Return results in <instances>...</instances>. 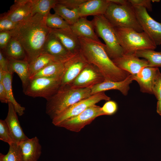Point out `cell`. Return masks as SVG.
Wrapping results in <instances>:
<instances>
[{"mask_svg": "<svg viewBox=\"0 0 161 161\" xmlns=\"http://www.w3.org/2000/svg\"><path fill=\"white\" fill-rule=\"evenodd\" d=\"M45 19V17L35 14L18 23L16 27L10 31L12 37L22 46L29 63L43 53L44 46L51 30L47 26Z\"/></svg>", "mask_w": 161, "mask_h": 161, "instance_id": "6da1fadb", "label": "cell"}, {"mask_svg": "<svg viewBox=\"0 0 161 161\" xmlns=\"http://www.w3.org/2000/svg\"><path fill=\"white\" fill-rule=\"evenodd\" d=\"M78 38L82 53L89 63L99 69L105 80L121 81L130 74L115 65L107 54L104 44L85 38Z\"/></svg>", "mask_w": 161, "mask_h": 161, "instance_id": "7a4b0ae2", "label": "cell"}, {"mask_svg": "<svg viewBox=\"0 0 161 161\" xmlns=\"http://www.w3.org/2000/svg\"><path fill=\"white\" fill-rule=\"evenodd\" d=\"M92 95L90 88L60 87L57 92L47 100L46 113L52 120L69 107Z\"/></svg>", "mask_w": 161, "mask_h": 161, "instance_id": "3957f363", "label": "cell"}, {"mask_svg": "<svg viewBox=\"0 0 161 161\" xmlns=\"http://www.w3.org/2000/svg\"><path fill=\"white\" fill-rule=\"evenodd\" d=\"M114 28L124 54L135 53L137 51L145 49L154 50L157 47L144 31L138 32L130 28L114 27Z\"/></svg>", "mask_w": 161, "mask_h": 161, "instance_id": "277c9868", "label": "cell"}, {"mask_svg": "<svg viewBox=\"0 0 161 161\" xmlns=\"http://www.w3.org/2000/svg\"><path fill=\"white\" fill-rule=\"evenodd\" d=\"M92 20L95 32L105 42V50L110 59H114L123 55L114 27L104 15L94 16Z\"/></svg>", "mask_w": 161, "mask_h": 161, "instance_id": "5b68a950", "label": "cell"}, {"mask_svg": "<svg viewBox=\"0 0 161 161\" xmlns=\"http://www.w3.org/2000/svg\"><path fill=\"white\" fill-rule=\"evenodd\" d=\"M104 16L114 27L131 28L138 32L143 31L131 4L119 5L110 3Z\"/></svg>", "mask_w": 161, "mask_h": 161, "instance_id": "8992f818", "label": "cell"}, {"mask_svg": "<svg viewBox=\"0 0 161 161\" xmlns=\"http://www.w3.org/2000/svg\"><path fill=\"white\" fill-rule=\"evenodd\" d=\"M62 76L40 77L30 80L24 94L33 97H43L47 100L58 91Z\"/></svg>", "mask_w": 161, "mask_h": 161, "instance_id": "52a82bcc", "label": "cell"}, {"mask_svg": "<svg viewBox=\"0 0 161 161\" xmlns=\"http://www.w3.org/2000/svg\"><path fill=\"white\" fill-rule=\"evenodd\" d=\"M102 100H110V98L104 92L92 95L64 110L52 120V123L58 126L64 121L79 114L88 107Z\"/></svg>", "mask_w": 161, "mask_h": 161, "instance_id": "ba28073f", "label": "cell"}, {"mask_svg": "<svg viewBox=\"0 0 161 161\" xmlns=\"http://www.w3.org/2000/svg\"><path fill=\"white\" fill-rule=\"evenodd\" d=\"M104 115L101 107L95 105L87 108L79 114L62 122L58 126L75 132H79L96 118Z\"/></svg>", "mask_w": 161, "mask_h": 161, "instance_id": "9c48e42d", "label": "cell"}, {"mask_svg": "<svg viewBox=\"0 0 161 161\" xmlns=\"http://www.w3.org/2000/svg\"><path fill=\"white\" fill-rule=\"evenodd\" d=\"M137 19L143 31L150 38L156 45L161 44V23L153 19L147 9L140 6H133Z\"/></svg>", "mask_w": 161, "mask_h": 161, "instance_id": "30bf717a", "label": "cell"}, {"mask_svg": "<svg viewBox=\"0 0 161 161\" xmlns=\"http://www.w3.org/2000/svg\"><path fill=\"white\" fill-rule=\"evenodd\" d=\"M89 64L81 50L65 62L60 87L69 86Z\"/></svg>", "mask_w": 161, "mask_h": 161, "instance_id": "8fae6325", "label": "cell"}, {"mask_svg": "<svg viewBox=\"0 0 161 161\" xmlns=\"http://www.w3.org/2000/svg\"><path fill=\"white\" fill-rule=\"evenodd\" d=\"M105 79L99 69L89 64L69 86L72 89L91 88L102 82Z\"/></svg>", "mask_w": 161, "mask_h": 161, "instance_id": "7c38bea8", "label": "cell"}, {"mask_svg": "<svg viewBox=\"0 0 161 161\" xmlns=\"http://www.w3.org/2000/svg\"><path fill=\"white\" fill-rule=\"evenodd\" d=\"M120 69L135 75L143 68L148 66V62L145 59H140L135 53L123 55L112 60Z\"/></svg>", "mask_w": 161, "mask_h": 161, "instance_id": "4fadbf2b", "label": "cell"}, {"mask_svg": "<svg viewBox=\"0 0 161 161\" xmlns=\"http://www.w3.org/2000/svg\"><path fill=\"white\" fill-rule=\"evenodd\" d=\"M31 0H15L7 12L2 14L12 21L19 23L32 16Z\"/></svg>", "mask_w": 161, "mask_h": 161, "instance_id": "5bb4252c", "label": "cell"}, {"mask_svg": "<svg viewBox=\"0 0 161 161\" xmlns=\"http://www.w3.org/2000/svg\"><path fill=\"white\" fill-rule=\"evenodd\" d=\"M43 53L49 54L62 62H65L75 54L69 52L51 30L44 44Z\"/></svg>", "mask_w": 161, "mask_h": 161, "instance_id": "9a60e30c", "label": "cell"}, {"mask_svg": "<svg viewBox=\"0 0 161 161\" xmlns=\"http://www.w3.org/2000/svg\"><path fill=\"white\" fill-rule=\"evenodd\" d=\"M134 80L133 75L130 74L124 80L120 81H114L105 80L91 88L92 95L110 90L119 91L123 95H128L130 89L129 85Z\"/></svg>", "mask_w": 161, "mask_h": 161, "instance_id": "2e32d148", "label": "cell"}, {"mask_svg": "<svg viewBox=\"0 0 161 161\" xmlns=\"http://www.w3.org/2000/svg\"><path fill=\"white\" fill-rule=\"evenodd\" d=\"M51 32L70 52L75 54L81 50L78 37L70 29H51Z\"/></svg>", "mask_w": 161, "mask_h": 161, "instance_id": "e0dca14e", "label": "cell"}, {"mask_svg": "<svg viewBox=\"0 0 161 161\" xmlns=\"http://www.w3.org/2000/svg\"><path fill=\"white\" fill-rule=\"evenodd\" d=\"M110 4L108 0H87L78 8L79 16L104 15Z\"/></svg>", "mask_w": 161, "mask_h": 161, "instance_id": "ac0fdd59", "label": "cell"}, {"mask_svg": "<svg viewBox=\"0 0 161 161\" xmlns=\"http://www.w3.org/2000/svg\"><path fill=\"white\" fill-rule=\"evenodd\" d=\"M7 115L4 120L15 142L18 143L29 138L25 135L20 125L17 112L12 104L8 103Z\"/></svg>", "mask_w": 161, "mask_h": 161, "instance_id": "d6986e66", "label": "cell"}, {"mask_svg": "<svg viewBox=\"0 0 161 161\" xmlns=\"http://www.w3.org/2000/svg\"><path fill=\"white\" fill-rule=\"evenodd\" d=\"M72 32L77 37L87 38L98 42H101L95 32L93 22L89 21L86 17H80L74 24L70 26Z\"/></svg>", "mask_w": 161, "mask_h": 161, "instance_id": "ffe728a7", "label": "cell"}, {"mask_svg": "<svg viewBox=\"0 0 161 161\" xmlns=\"http://www.w3.org/2000/svg\"><path fill=\"white\" fill-rule=\"evenodd\" d=\"M18 143L21 149L24 161H38L41 154L42 147L37 137Z\"/></svg>", "mask_w": 161, "mask_h": 161, "instance_id": "44dd1931", "label": "cell"}, {"mask_svg": "<svg viewBox=\"0 0 161 161\" xmlns=\"http://www.w3.org/2000/svg\"><path fill=\"white\" fill-rule=\"evenodd\" d=\"M158 67H145L133 75L134 80L138 83L140 91L143 93L153 94L152 86Z\"/></svg>", "mask_w": 161, "mask_h": 161, "instance_id": "7402d4cb", "label": "cell"}, {"mask_svg": "<svg viewBox=\"0 0 161 161\" xmlns=\"http://www.w3.org/2000/svg\"><path fill=\"white\" fill-rule=\"evenodd\" d=\"M8 59V71L12 74L15 72L19 76L22 82L24 92L30 80L29 63L25 60Z\"/></svg>", "mask_w": 161, "mask_h": 161, "instance_id": "603a6c76", "label": "cell"}, {"mask_svg": "<svg viewBox=\"0 0 161 161\" xmlns=\"http://www.w3.org/2000/svg\"><path fill=\"white\" fill-rule=\"evenodd\" d=\"M1 51L8 58L27 61L25 51L22 46L12 37L6 48Z\"/></svg>", "mask_w": 161, "mask_h": 161, "instance_id": "cb8c5ba5", "label": "cell"}, {"mask_svg": "<svg viewBox=\"0 0 161 161\" xmlns=\"http://www.w3.org/2000/svg\"><path fill=\"white\" fill-rule=\"evenodd\" d=\"M56 62H60L49 54H42L29 63L30 79L40 70Z\"/></svg>", "mask_w": 161, "mask_h": 161, "instance_id": "d4e9b609", "label": "cell"}, {"mask_svg": "<svg viewBox=\"0 0 161 161\" xmlns=\"http://www.w3.org/2000/svg\"><path fill=\"white\" fill-rule=\"evenodd\" d=\"M53 9L55 13L60 16L70 26L75 24L80 17L78 8L70 9L58 3L55 5Z\"/></svg>", "mask_w": 161, "mask_h": 161, "instance_id": "484cf974", "label": "cell"}, {"mask_svg": "<svg viewBox=\"0 0 161 161\" xmlns=\"http://www.w3.org/2000/svg\"><path fill=\"white\" fill-rule=\"evenodd\" d=\"M12 74L7 72L4 77L2 81L7 92L8 103L10 102L12 104L17 114L21 116L24 114L25 108L19 104L14 97L12 85Z\"/></svg>", "mask_w": 161, "mask_h": 161, "instance_id": "4316f807", "label": "cell"}, {"mask_svg": "<svg viewBox=\"0 0 161 161\" xmlns=\"http://www.w3.org/2000/svg\"><path fill=\"white\" fill-rule=\"evenodd\" d=\"M64 64L56 62L51 64L36 73L30 80L40 77L62 76L65 70Z\"/></svg>", "mask_w": 161, "mask_h": 161, "instance_id": "83f0119b", "label": "cell"}, {"mask_svg": "<svg viewBox=\"0 0 161 161\" xmlns=\"http://www.w3.org/2000/svg\"><path fill=\"white\" fill-rule=\"evenodd\" d=\"M31 1L32 16L39 14L44 17L50 13L51 9L58 3V0H31Z\"/></svg>", "mask_w": 161, "mask_h": 161, "instance_id": "f1b7e54d", "label": "cell"}, {"mask_svg": "<svg viewBox=\"0 0 161 161\" xmlns=\"http://www.w3.org/2000/svg\"><path fill=\"white\" fill-rule=\"evenodd\" d=\"M135 54L138 57L147 60L148 62V67H161V52L156 51L154 50L145 49L137 51Z\"/></svg>", "mask_w": 161, "mask_h": 161, "instance_id": "f546056e", "label": "cell"}, {"mask_svg": "<svg viewBox=\"0 0 161 161\" xmlns=\"http://www.w3.org/2000/svg\"><path fill=\"white\" fill-rule=\"evenodd\" d=\"M47 26L50 29H70V26L60 16L56 13H49L45 17Z\"/></svg>", "mask_w": 161, "mask_h": 161, "instance_id": "4dcf8cb0", "label": "cell"}, {"mask_svg": "<svg viewBox=\"0 0 161 161\" xmlns=\"http://www.w3.org/2000/svg\"><path fill=\"white\" fill-rule=\"evenodd\" d=\"M2 155L4 161H24L21 149L18 143L10 145L7 153L5 155L2 154Z\"/></svg>", "mask_w": 161, "mask_h": 161, "instance_id": "1f68e13d", "label": "cell"}, {"mask_svg": "<svg viewBox=\"0 0 161 161\" xmlns=\"http://www.w3.org/2000/svg\"><path fill=\"white\" fill-rule=\"evenodd\" d=\"M0 140L9 145L16 143L13 137L5 120L1 119L0 120Z\"/></svg>", "mask_w": 161, "mask_h": 161, "instance_id": "d6a6232c", "label": "cell"}, {"mask_svg": "<svg viewBox=\"0 0 161 161\" xmlns=\"http://www.w3.org/2000/svg\"><path fill=\"white\" fill-rule=\"evenodd\" d=\"M153 94L158 100H161V73L158 69L156 73L152 86Z\"/></svg>", "mask_w": 161, "mask_h": 161, "instance_id": "836d02e7", "label": "cell"}, {"mask_svg": "<svg viewBox=\"0 0 161 161\" xmlns=\"http://www.w3.org/2000/svg\"><path fill=\"white\" fill-rule=\"evenodd\" d=\"M18 24L1 14L0 18V32L10 31L14 29Z\"/></svg>", "mask_w": 161, "mask_h": 161, "instance_id": "e575fe53", "label": "cell"}, {"mask_svg": "<svg viewBox=\"0 0 161 161\" xmlns=\"http://www.w3.org/2000/svg\"><path fill=\"white\" fill-rule=\"evenodd\" d=\"M101 109L104 115H112L114 114L118 109L117 103L113 100L107 101L101 107Z\"/></svg>", "mask_w": 161, "mask_h": 161, "instance_id": "d590c367", "label": "cell"}, {"mask_svg": "<svg viewBox=\"0 0 161 161\" xmlns=\"http://www.w3.org/2000/svg\"><path fill=\"white\" fill-rule=\"evenodd\" d=\"M87 0H58V3L70 9L78 8Z\"/></svg>", "mask_w": 161, "mask_h": 161, "instance_id": "8d00e7d4", "label": "cell"}, {"mask_svg": "<svg viewBox=\"0 0 161 161\" xmlns=\"http://www.w3.org/2000/svg\"><path fill=\"white\" fill-rule=\"evenodd\" d=\"M11 38L12 36L10 31L0 32V48L1 50H3L5 49Z\"/></svg>", "mask_w": 161, "mask_h": 161, "instance_id": "74e56055", "label": "cell"}, {"mask_svg": "<svg viewBox=\"0 0 161 161\" xmlns=\"http://www.w3.org/2000/svg\"><path fill=\"white\" fill-rule=\"evenodd\" d=\"M128 1L132 6H140L148 9L149 11L152 10L151 0H129Z\"/></svg>", "mask_w": 161, "mask_h": 161, "instance_id": "f35d334b", "label": "cell"}, {"mask_svg": "<svg viewBox=\"0 0 161 161\" xmlns=\"http://www.w3.org/2000/svg\"><path fill=\"white\" fill-rule=\"evenodd\" d=\"M8 60L3 52L0 51V69L5 72H9Z\"/></svg>", "mask_w": 161, "mask_h": 161, "instance_id": "ab89813d", "label": "cell"}, {"mask_svg": "<svg viewBox=\"0 0 161 161\" xmlns=\"http://www.w3.org/2000/svg\"><path fill=\"white\" fill-rule=\"evenodd\" d=\"M0 100L2 103H8L7 92L2 81L0 82Z\"/></svg>", "mask_w": 161, "mask_h": 161, "instance_id": "60d3db41", "label": "cell"}, {"mask_svg": "<svg viewBox=\"0 0 161 161\" xmlns=\"http://www.w3.org/2000/svg\"><path fill=\"white\" fill-rule=\"evenodd\" d=\"M110 3L119 5H127L130 4L128 0H108Z\"/></svg>", "mask_w": 161, "mask_h": 161, "instance_id": "b9f144b4", "label": "cell"}, {"mask_svg": "<svg viewBox=\"0 0 161 161\" xmlns=\"http://www.w3.org/2000/svg\"><path fill=\"white\" fill-rule=\"evenodd\" d=\"M157 111L159 114L161 115V100H158L157 102Z\"/></svg>", "mask_w": 161, "mask_h": 161, "instance_id": "7bdbcfd3", "label": "cell"}, {"mask_svg": "<svg viewBox=\"0 0 161 161\" xmlns=\"http://www.w3.org/2000/svg\"><path fill=\"white\" fill-rule=\"evenodd\" d=\"M7 72L0 69V82L2 81L4 77Z\"/></svg>", "mask_w": 161, "mask_h": 161, "instance_id": "ee69618b", "label": "cell"}, {"mask_svg": "<svg viewBox=\"0 0 161 161\" xmlns=\"http://www.w3.org/2000/svg\"><path fill=\"white\" fill-rule=\"evenodd\" d=\"M0 161H4L2 155V153H0Z\"/></svg>", "mask_w": 161, "mask_h": 161, "instance_id": "f6af8a7d", "label": "cell"}, {"mask_svg": "<svg viewBox=\"0 0 161 161\" xmlns=\"http://www.w3.org/2000/svg\"><path fill=\"white\" fill-rule=\"evenodd\" d=\"M153 2H159L160 1V0H151Z\"/></svg>", "mask_w": 161, "mask_h": 161, "instance_id": "bcb514c9", "label": "cell"}]
</instances>
